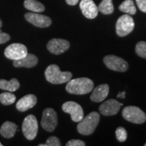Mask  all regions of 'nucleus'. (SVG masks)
I'll return each mask as SVG.
<instances>
[{"label": "nucleus", "instance_id": "nucleus-1", "mask_svg": "<svg viewBox=\"0 0 146 146\" xmlns=\"http://www.w3.org/2000/svg\"><path fill=\"white\" fill-rule=\"evenodd\" d=\"M94 83L92 80L86 77L70 79L66 86V90L70 94L85 95L94 89Z\"/></svg>", "mask_w": 146, "mask_h": 146}, {"label": "nucleus", "instance_id": "nucleus-2", "mask_svg": "<svg viewBox=\"0 0 146 146\" xmlns=\"http://www.w3.org/2000/svg\"><path fill=\"white\" fill-rule=\"evenodd\" d=\"M45 76L49 83L52 84H62L68 83L72 77L70 72H62L56 64L50 65L45 71Z\"/></svg>", "mask_w": 146, "mask_h": 146}, {"label": "nucleus", "instance_id": "nucleus-3", "mask_svg": "<svg viewBox=\"0 0 146 146\" xmlns=\"http://www.w3.org/2000/svg\"><path fill=\"white\" fill-rule=\"evenodd\" d=\"M99 113L92 112L83 118L78 124L76 129L78 132L83 135H89L96 130L100 122Z\"/></svg>", "mask_w": 146, "mask_h": 146}, {"label": "nucleus", "instance_id": "nucleus-4", "mask_svg": "<svg viewBox=\"0 0 146 146\" xmlns=\"http://www.w3.org/2000/svg\"><path fill=\"white\" fill-rule=\"evenodd\" d=\"M123 118L127 121L135 124H142L146 121V114L139 108L129 106L123 110Z\"/></svg>", "mask_w": 146, "mask_h": 146}, {"label": "nucleus", "instance_id": "nucleus-5", "mask_svg": "<svg viewBox=\"0 0 146 146\" xmlns=\"http://www.w3.org/2000/svg\"><path fill=\"white\" fill-rule=\"evenodd\" d=\"M135 27L133 18L129 14H124L117 20L116 24V34L119 36H125L133 31Z\"/></svg>", "mask_w": 146, "mask_h": 146}, {"label": "nucleus", "instance_id": "nucleus-6", "mask_svg": "<svg viewBox=\"0 0 146 146\" xmlns=\"http://www.w3.org/2000/svg\"><path fill=\"white\" fill-rule=\"evenodd\" d=\"M23 133L27 139L33 140L38 133V122L33 114L28 115L24 120L22 126Z\"/></svg>", "mask_w": 146, "mask_h": 146}, {"label": "nucleus", "instance_id": "nucleus-7", "mask_svg": "<svg viewBox=\"0 0 146 146\" xmlns=\"http://www.w3.org/2000/svg\"><path fill=\"white\" fill-rule=\"evenodd\" d=\"M41 125L47 132H53L56 129L58 125V116L54 109L48 108L43 111Z\"/></svg>", "mask_w": 146, "mask_h": 146}, {"label": "nucleus", "instance_id": "nucleus-8", "mask_svg": "<svg viewBox=\"0 0 146 146\" xmlns=\"http://www.w3.org/2000/svg\"><path fill=\"white\" fill-rule=\"evenodd\" d=\"M104 62L110 70L117 72H125L129 68V64L123 58L114 55H108L104 58Z\"/></svg>", "mask_w": 146, "mask_h": 146}, {"label": "nucleus", "instance_id": "nucleus-9", "mask_svg": "<svg viewBox=\"0 0 146 146\" xmlns=\"http://www.w3.org/2000/svg\"><path fill=\"white\" fill-rule=\"evenodd\" d=\"M28 54L27 47L21 43H12L5 48L4 55L7 58L12 60L21 59Z\"/></svg>", "mask_w": 146, "mask_h": 146}, {"label": "nucleus", "instance_id": "nucleus-10", "mask_svg": "<svg viewBox=\"0 0 146 146\" xmlns=\"http://www.w3.org/2000/svg\"><path fill=\"white\" fill-rule=\"evenodd\" d=\"M62 108L64 112L70 114L71 119L75 123L80 122L83 118L84 112L83 108L76 102L72 101L65 102L63 104Z\"/></svg>", "mask_w": 146, "mask_h": 146}, {"label": "nucleus", "instance_id": "nucleus-11", "mask_svg": "<svg viewBox=\"0 0 146 146\" xmlns=\"http://www.w3.org/2000/svg\"><path fill=\"white\" fill-rule=\"evenodd\" d=\"M25 17L29 23L39 28H46L52 25V20L50 17L40 14L29 12L25 14Z\"/></svg>", "mask_w": 146, "mask_h": 146}, {"label": "nucleus", "instance_id": "nucleus-12", "mask_svg": "<svg viewBox=\"0 0 146 146\" xmlns=\"http://www.w3.org/2000/svg\"><path fill=\"white\" fill-rule=\"evenodd\" d=\"M70 45V43L65 39H52L47 43V48L52 54L60 55L66 52Z\"/></svg>", "mask_w": 146, "mask_h": 146}, {"label": "nucleus", "instance_id": "nucleus-13", "mask_svg": "<svg viewBox=\"0 0 146 146\" xmlns=\"http://www.w3.org/2000/svg\"><path fill=\"white\" fill-rule=\"evenodd\" d=\"M123 104L120 103L117 100L110 99L102 104L99 107V111L102 115L105 116H113L119 112L120 107Z\"/></svg>", "mask_w": 146, "mask_h": 146}, {"label": "nucleus", "instance_id": "nucleus-14", "mask_svg": "<svg viewBox=\"0 0 146 146\" xmlns=\"http://www.w3.org/2000/svg\"><path fill=\"white\" fill-rule=\"evenodd\" d=\"M80 9L82 13L87 18L94 19L98 14V8L93 0H81Z\"/></svg>", "mask_w": 146, "mask_h": 146}, {"label": "nucleus", "instance_id": "nucleus-15", "mask_svg": "<svg viewBox=\"0 0 146 146\" xmlns=\"http://www.w3.org/2000/svg\"><path fill=\"white\" fill-rule=\"evenodd\" d=\"M37 98L33 94H28L18 100L16 103V109L21 112H25L36 105Z\"/></svg>", "mask_w": 146, "mask_h": 146}, {"label": "nucleus", "instance_id": "nucleus-16", "mask_svg": "<svg viewBox=\"0 0 146 146\" xmlns=\"http://www.w3.org/2000/svg\"><path fill=\"white\" fill-rule=\"evenodd\" d=\"M38 58L35 55L31 54H27L25 57L21 58V59L14 60L13 65L16 68H21V67H25V68H33L35 66L38 64Z\"/></svg>", "mask_w": 146, "mask_h": 146}, {"label": "nucleus", "instance_id": "nucleus-17", "mask_svg": "<svg viewBox=\"0 0 146 146\" xmlns=\"http://www.w3.org/2000/svg\"><path fill=\"white\" fill-rule=\"evenodd\" d=\"M110 87L108 84H102L98 85L93 91L90 99L94 102H101L104 101L108 96Z\"/></svg>", "mask_w": 146, "mask_h": 146}, {"label": "nucleus", "instance_id": "nucleus-18", "mask_svg": "<svg viewBox=\"0 0 146 146\" xmlns=\"http://www.w3.org/2000/svg\"><path fill=\"white\" fill-rule=\"evenodd\" d=\"M18 126L10 121H6L1 125L0 129V134L3 137L10 139L15 135Z\"/></svg>", "mask_w": 146, "mask_h": 146}, {"label": "nucleus", "instance_id": "nucleus-19", "mask_svg": "<svg viewBox=\"0 0 146 146\" xmlns=\"http://www.w3.org/2000/svg\"><path fill=\"white\" fill-rule=\"evenodd\" d=\"M20 87V83L16 78H12L10 81L0 79V89L10 92L16 91Z\"/></svg>", "mask_w": 146, "mask_h": 146}, {"label": "nucleus", "instance_id": "nucleus-20", "mask_svg": "<svg viewBox=\"0 0 146 146\" xmlns=\"http://www.w3.org/2000/svg\"><path fill=\"white\" fill-rule=\"evenodd\" d=\"M24 6L27 10L33 12H43L45 10V6L36 0H25Z\"/></svg>", "mask_w": 146, "mask_h": 146}, {"label": "nucleus", "instance_id": "nucleus-21", "mask_svg": "<svg viewBox=\"0 0 146 146\" xmlns=\"http://www.w3.org/2000/svg\"><path fill=\"white\" fill-rule=\"evenodd\" d=\"M119 10L129 15L135 14L137 10L133 0H125L119 5Z\"/></svg>", "mask_w": 146, "mask_h": 146}, {"label": "nucleus", "instance_id": "nucleus-22", "mask_svg": "<svg viewBox=\"0 0 146 146\" xmlns=\"http://www.w3.org/2000/svg\"><path fill=\"white\" fill-rule=\"evenodd\" d=\"M98 8L100 12L106 15L112 14L114 10L112 0H102Z\"/></svg>", "mask_w": 146, "mask_h": 146}, {"label": "nucleus", "instance_id": "nucleus-23", "mask_svg": "<svg viewBox=\"0 0 146 146\" xmlns=\"http://www.w3.org/2000/svg\"><path fill=\"white\" fill-rule=\"evenodd\" d=\"M16 101V96L12 93L5 92L0 94V102L3 105L8 106L14 104Z\"/></svg>", "mask_w": 146, "mask_h": 146}, {"label": "nucleus", "instance_id": "nucleus-24", "mask_svg": "<svg viewBox=\"0 0 146 146\" xmlns=\"http://www.w3.org/2000/svg\"><path fill=\"white\" fill-rule=\"evenodd\" d=\"M135 52L139 57L146 59V41L138 42L135 47Z\"/></svg>", "mask_w": 146, "mask_h": 146}, {"label": "nucleus", "instance_id": "nucleus-25", "mask_svg": "<svg viewBox=\"0 0 146 146\" xmlns=\"http://www.w3.org/2000/svg\"><path fill=\"white\" fill-rule=\"evenodd\" d=\"M116 137L118 141L124 142L127 140V132L124 127H119L116 130Z\"/></svg>", "mask_w": 146, "mask_h": 146}, {"label": "nucleus", "instance_id": "nucleus-26", "mask_svg": "<svg viewBox=\"0 0 146 146\" xmlns=\"http://www.w3.org/2000/svg\"><path fill=\"white\" fill-rule=\"evenodd\" d=\"M45 145L46 146H60L61 143H60V139L57 137L52 136L47 139Z\"/></svg>", "mask_w": 146, "mask_h": 146}, {"label": "nucleus", "instance_id": "nucleus-27", "mask_svg": "<svg viewBox=\"0 0 146 146\" xmlns=\"http://www.w3.org/2000/svg\"><path fill=\"white\" fill-rule=\"evenodd\" d=\"M66 146H85V141L79 139H71L66 144Z\"/></svg>", "mask_w": 146, "mask_h": 146}, {"label": "nucleus", "instance_id": "nucleus-28", "mask_svg": "<svg viewBox=\"0 0 146 146\" xmlns=\"http://www.w3.org/2000/svg\"><path fill=\"white\" fill-rule=\"evenodd\" d=\"M10 39V36L8 33H5L1 31V29H0V44L6 43Z\"/></svg>", "mask_w": 146, "mask_h": 146}, {"label": "nucleus", "instance_id": "nucleus-29", "mask_svg": "<svg viewBox=\"0 0 146 146\" xmlns=\"http://www.w3.org/2000/svg\"><path fill=\"white\" fill-rule=\"evenodd\" d=\"M138 8L141 12L146 13V0H135Z\"/></svg>", "mask_w": 146, "mask_h": 146}, {"label": "nucleus", "instance_id": "nucleus-30", "mask_svg": "<svg viewBox=\"0 0 146 146\" xmlns=\"http://www.w3.org/2000/svg\"><path fill=\"white\" fill-rule=\"evenodd\" d=\"M66 3H68V5H74L76 4H77L79 0H66Z\"/></svg>", "mask_w": 146, "mask_h": 146}, {"label": "nucleus", "instance_id": "nucleus-31", "mask_svg": "<svg viewBox=\"0 0 146 146\" xmlns=\"http://www.w3.org/2000/svg\"><path fill=\"white\" fill-rule=\"evenodd\" d=\"M126 92L125 91H123V92H120L117 96L118 98H125Z\"/></svg>", "mask_w": 146, "mask_h": 146}, {"label": "nucleus", "instance_id": "nucleus-32", "mask_svg": "<svg viewBox=\"0 0 146 146\" xmlns=\"http://www.w3.org/2000/svg\"><path fill=\"white\" fill-rule=\"evenodd\" d=\"M2 25H3V23H2V21H1V20L0 19V29H1V27H2Z\"/></svg>", "mask_w": 146, "mask_h": 146}, {"label": "nucleus", "instance_id": "nucleus-33", "mask_svg": "<svg viewBox=\"0 0 146 146\" xmlns=\"http://www.w3.org/2000/svg\"><path fill=\"white\" fill-rule=\"evenodd\" d=\"M2 145H3L1 143V142H0V146H2Z\"/></svg>", "mask_w": 146, "mask_h": 146}, {"label": "nucleus", "instance_id": "nucleus-34", "mask_svg": "<svg viewBox=\"0 0 146 146\" xmlns=\"http://www.w3.org/2000/svg\"><path fill=\"white\" fill-rule=\"evenodd\" d=\"M145 145V146H146V143H145V145Z\"/></svg>", "mask_w": 146, "mask_h": 146}]
</instances>
